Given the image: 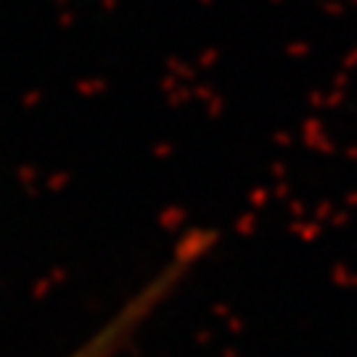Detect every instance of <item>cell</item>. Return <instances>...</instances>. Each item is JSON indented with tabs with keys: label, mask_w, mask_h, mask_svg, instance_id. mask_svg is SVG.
Instances as JSON below:
<instances>
[{
	"label": "cell",
	"mask_w": 357,
	"mask_h": 357,
	"mask_svg": "<svg viewBox=\"0 0 357 357\" xmlns=\"http://www.w3.org/2000/svg\"><path fill=\"white\" fill-rule=\"evenodd\" d=\"M188 265H191V257L185 255L180 262H172L167 270H162V273H159L151 283H146L141 291L135 294L106 326H101L98 331L90 336L88 342H82L72 355H66V357H116L119 355V352L135 339V333L146 326V320L159 310V305L165 302L169 294L175 291V286L180 283V278H183V273L188 270Z\"/></svg>",
	"instance_id": "6da1fadb"
}]
</instances>
